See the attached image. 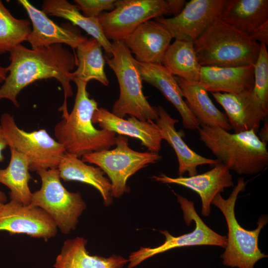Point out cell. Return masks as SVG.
<instances>
[{"instance_id": "cell-28", "label": "cell", "mask_w": 268, "mask_h": 268, "mask_svg": "<svg viewBox=\"0 0 268 268\" xmlns=\"http://www.w3.org/2000/svg\"><path fill=\"white\" fill-rule=\"evenodd\" d=\"M11 157L7 167L0 169V183L10 190V200L28 205L31 203L32 193L28 182L29 162L27 157L12 147H10Z\"/></svg>"}, {"instance_id": "cell-14", "label": "cell", "mask_w": 268, "mask_h": 268, "mask_svg": "<svg viewBox=\"0 0 268 268\" xmlns=\"http://www.w3.org/2000/svg\"><path fill=\"white\" fill-rule=\"evenodd\" d=\"M18 2L26 10L32 24L27 39L32 49L56 44H67L74 49L87 40L76 27L58 25L28 0H19Z\"/></svg>"}, {"instance_id": "cell-27", "label": "cell", "mask_w": 268, "mask_h": 268, "mask_svg": "<svg viewBox=\"0 0 268 268\" xmlns=\"http://www.w3.org/2000/svg\"><path fill=\"white\" fill-rule=\"evenodd\" d=\"M162 65L174 76L189 82H199L201 66L194 47V42L175 39L168 47Z\"/></svg>"}, {"instance_id": "cell-16", "label": "cell", "mask_w": 268, "mask_h": 268, "mask_svg": "<svg viewBox=\"0 0 268 268\" xmlns=\"http://www.w3.org/2000/svg\"><path fill=\"white\" fill-rule=\"evenodd\" d=\"M152 178L163 183L175 184L188 188L196 192L201 201V214L207 216L211 212L210 204L216 195L224 189L234 186L230 170L219 162L210 170L189 177L172 178L161 174Z\"/></svg>"}, {"instance_id": "cell-18", "label": "cell", "mask_w": 268, "mask_h": 268, "mask_svg": "<svg viewBox=\"0 0 268 268\" xmlns=\"http://www.w3.org/2000/svg\"><path fill=\"white\" fill-rule=\"evenodd\" d=\"M219 17L254 40L258 32L268 24V0H226Z\"/></svg>"}, {"instance_id": "cell-29", "label": "cell", "mask_w": 268, "mask_h": 268, "mask_svg": "<svg viewBox=\"0 0 268 268\" xmlns=\"http://www.w3.org/2000/svg\"><path fill=\"white\" fill-rule=\"evenodd\" d=\"M77 69L72 72L74 78L88 82L95 79L104 86L109 82L104 70L105 60L102 47L94 38L87 39L76 48Z\"/></svg>"}, {"instance_id": "cell-25", "label": "cell", "mask_w": 268, "mask_h": 268, "mask_svg": "<svg viewBox=\"0 0 268 268\" xmlns=\"http://www.w3.org/2000/svg\"><path fill=\"white\" fill-rule=\"evenodd\" d=\"M58 169L65 181H77L89 184L101 194L105 205L112 201V185L99 167L88 165L76 156L66 152Z\"/></svg>"}, {"instance_id": "cell-8", "label": "cell", "mask_w": 268, "mask_h": 268, "mask_svg": "<svg viewBox=\"0 0 268 268\" xmlns=\"http://www.w3.org/2000/svg\"><path fill=\"white\" fill-rule=\"evenodd\" d=\"M41 180L40 189L32 193L30 204L44 210L60 231L68 234L74 230L86 203L78 192L68 191L61 182L57 169L36 171Z\"/></svg>"}, {"instance_id": "cell-36", "label": "cell", "mask_w": 268, "mask_h": 268, "mask_svg": "<svg viewBox=\"0 0 268 268\" xmlns=\"http://www.w3.org/2000/svg\"><path fill=\"white\" fill-rule=\"evenodd\" d=\"M7 201V197L4 192L0 190V207L5 203Z\"/></svg>"}, {"instance_id": "cell-26", "label": "cell", "mask_w": 268, "mask_h": 268, "mask_svg": "<svg viewBox=\"0 0 268 268\" xmlns=\"http://www.w3.org/2000/svg\"><path fill=\"white\" fill-rule=\"evenodd\" d=\"M42 8L46 15L66 19L80 27L100 43L109 57L111 56L112 42L105 36L98 18L85 16L75 5L66 0H44Z\"/></svg>"}, {"instance_id": "cell-6", "label": "cell", "mask_w": 268, "mask_h": 268, "mask_svg": "<svg viewBox=\"0 0 268 268\" xmlns=\"http://www.w3.org/2000/svg\"><path fill=\"white\" fill-rule=\"evenodd\" d=\"M247 182L243 178L237 180L232 193L227 199L220 194L213 199L212 203L222 212L228 227L227 244L221 255L224 266L231 268H254L259 260L268 257L259 248V236L268 223V217L261 215L253 230L243 228L237 221L235 214V205L239 194L245 190Z\"/></svg>"}, {"instance_id": "cell-7", "label": "cell", "mask_w": 268, "mask_h": 268, "mask_svg": "<svg viewBox=\"0 0 268 268\" xmlns=\"http://www.w3.org/2000/svg\"><path fill=\"white\" fill-rule=\"evenodd\" d=\"M186 3L184 0H118L114 9L98 18L109 40L124 41L148 20L178 15Z\"/></svg>"}, {"instance_id": "cell-31", "label": "cell", "mask_w": 268, "mask_h": 268, "mask_svg": "<svg viewBox=\"0 0 268 268\" xmlns=\"http://www.w3.org/2000/svg\"><path fill=\"white\" fill-rule=\"evenodd\" d=\"M251 93L259 108L268 116V52L264 43H261L259 55L254 65V83Z\"/></svg>"}, {"instance_id": "cell-12", "label": "cell", "mask_w": 268, "mask_h": 268, "mask_svg": "<svg viewBox=\"0 0 268 268\" xmlns=\"http://www.w3.org/2000/svg\"><path fill=\"white\" fill-rule=\"evenodd\" d=\"M226 0H191L171 18L155 19L163 24L173 38L194 42L220 16Z\"/></svg>"}, {"instance_id": "cell-4", "label": "cell", "mask_w": 268, "mask_h": 268, "mask_svg": "<svg viewBox=\"0 0 268 268\" xmlns=\"http://www.w3.org/2000/svg\"><path fill=\"white\" fill-rule=\"evenodd\" d=\"M194 47L201 67H237L255 65L261 43L219 17L194 42Z\"/></svg>"}, {"instance_id": "cell-35", "label": "cell", "mask_w": 268, "mask_h": 268, "mask_svg": "<svg viewBox=\"0 0 268 268\" xmlns=\"http://www.w3.org/2000/svg\"><path fill=\"white\" fill-rule=\"evenodd\" d=\"M8 72L7 67H2L0 65V83H1L5 80Z\"/></svg>"}, {"instance_id": "cell-19", "label": "cell", "mask_w": 268, "mask_h": 268, "mask_svg": "<svg viewBox=\"0 0 268 268\" xmlns=\"http://www.w3.org/2000/svg\"><path fill=\"white\" fill-rule=\"evenodd\" d=\"M137 65L142 81L158 89L173 105L181 116L183 126L190 130H198L200 124L183 100L175 76L162 64L137 62Z\"/></svg>"}, {"instance_id": "cell-13", "label": "cell", "mask_w": 268, "mask_h": 268, "mask_svg": "<svg viewBox=\"0 0 268 268\" xmlns=\"http://www.w3.org/2000/svg\"><path fill=\"white\" fill-rule=\"evenodd\" d=\"M57 228L44 210L31 204L10 200L0 207V231L47 240L56 235Z\"/></svg>"}, {"instance_id": "cell-33", "label": "cell", "mask_w": 268, "mask_h": 268, "mask_svg": "<svg viewBox=\"0 0 268 268\" xmlns=\"http://www.w3.org/2000/svg\"><path fill=\"white\" fill-rule=\"evenodd\" d=\"M8 146L7 140L0 125V162H2L4 158L2 151Z\"/></svg>"}, {"instance_id": "cell-21", "label": "cell", "mask_w": 268, "mask_h": 268, "mask_svg": "<svg viewBox=\"0 0 268 268\" xmlns=\"http://www.w3.org/2000/svg\"><path fill=\"white\" fill-rule=\"evenodd\" d=\"M158 118L155 121L162 139L172 146L178 161V174L182 176L187 172L189 176L197 174V167L207 164L215 165L219 161L201 156L190 148L182 138V134L175 128L178 120L173 118L162 106L157 107Z\"/></svg>"}, {"instance_id": "cell-20", "label": "cell", "mask_w": 268, "mask_h": 268, "mask_svg": "<svg viewBox=\"0 0 268 268\" xmlns=\"http://www.w3.org/2000/svg\"><path fill=\"white\" fill-rule=\"evenodd\" d=\"M251 90L238 94L212 92L215 100L223 108L234 133L254 130L257 132L266 116L253 99Z\"/></svg>"}, {"instance_id": "cell-10", "label": "cell", "mask_w": 268, "mask_h": 268, "mask_svg": "<svg viewBox=\"0 0 268 268\" xmlns=\"http://www.w3.org/2000/svg\"><path fill=\"white\" fill-rule=\"evenodd\" d=\"M0 121L8 146L27 157L29 171L58 168L66 152L46 130L25 132L19 128L13 117L7 113L1 116Z\"/></svg>"}, {"instance_id": "cell-23", "label": "cell", "mask_w": 268, "mask_h": 268, "mask_svg": "<svg viewBox=\"0 0 268 268\" xmlns=\"http://www.w3.org/2000/svg\"><path fill=\"white\" fill-rule=\"evenodd\" d=\"M175 78L187 105L200 126L219 127L227 131L232 130L225 114L216 107L208 91L199 81L189 82Z\"/></svg>"}, {"instance_id": "cell-11", "label": "cell", "mask_w": 268, "mask_h": 268, "mask_svg": "<svg viewBox=\"0 0 268 268\" xmlns=\"http://www.w3.org/2000/svg\"><path fill=\"white\" fill-rule=\"evenodd\" d=\"M184 213V219L189 226L193 220L195 228L190 233L175 237L167 230L160 231L165 237V241L161 245L154 247H141L129 256V268H133L143 261L157 254L173 248L199 245L217 246L225 248L227 237L221 235L210 229L197 213L194 202L180 195L176 194Z\"/></svg>"}, {"instance_id": "cell-34", "label": "cell", "mask_w": 268, "mask_h": 268, "mask_svg": "<svg viewBox=\"0 0 268 268\" xmlns=\"http://www.w3.org/2000/svg\"><path fill=\"white\" fill-rule=\"evenodd\" d=\"M260 139L264 142L267 143L268 140V124L265 122L263 127L261 130L258 136Z\"/></svg>"}, {"instance_id": "cell-22", "label": "cell", "mask_w": 268, "mask_h": 268, "mask_svg": "<svg viewBox=\"0 0 268 268\" xmlns=\"http://www.w3.org/2000/svg\"><path fill=\"white\" fill-rule=\"evenodd\" d=\"M199 82L207 91L238 94L252 89L254 66L201 67Z\"/></svg>"}, {"instance_id": "cell-1", "label": "cell", "mask_w": 268, "mask_h": 268, "mask_svg": "<svg viewBox=\"0 0 268 268\" xmlns=\"http://www.w3.org/2000/svg\"><path fill=\"white\" fill-rule=\"evenodd\" d=\"M9 53L10 63L7 67L9 73L0 87V100L8 99L18 108L16 98L24 88L38 80L55 78L64 93V101L59 111L63 112L62 118L67 117V99L73 95L70 81L74 79L72 71L77 65L76 55L60 44L34 49L20 44Z\"/></svg>"}, {"instance_id": "cell-3", "label": "cell", "mask_w": 268, "mask_h": 268, "mask_svg": "<svg viewBox=\"0 0 268 268\" xmlns=\"http://www.w3.org/2000/svg\"><path fill=\"white\" fill-rule=\"evenodd\" d=\"M200 140L219 162L239 175H253L268 165L267 143L252 130L230 133L219 127L201 126Z\"/></svg>"}, {"instance_id": "cell-2", "label": "cell", "mask_w": 268, "mask_h": 268, "mask_svg": "<svg viewBox=\"0 0 268 268\" xmlns=\"http://www.w3.org/2000/svg\"><path fill=\"white\" fill-rule=\"evenodd\" d=\"M73 81L77 87L73 109L55 125L54 134L67 153L79 158L87 153L109 149L116 145L117 136L113 132L94 127L92 117L98 103L89 97L87 82L76 78Z\"/></svg>"}, {"instance_id": "cell-30", "label": "cell", "mask_w": 268, "mask_h": 268, "mask_svg": "<svg viewBox=\"0 0 268 268\" xmlns=\"http://www.w3.org/2000/svg\"><path fill=\"white\" fill-rule=\"evenodd\" d=\"M31 30L28 20L14 17L0 0V55L27 41Z\"/></svg>"}, {"instance_id": "cell-15", "label": "cell", "mask_w": 268, "mask_h": 268, "mask_svg": "<svg viewBox=\"0 0 268 268\" xmlns=\"http://www.w3.org/2000/svg\"><path fill=\"white\" fill-rule=\"evenodd\" d=\"M172 38L168 29L154 19L141 24L124 42L137 62L162 64Z\"/></svg>"}, {"instance_id": "cell-17", "label": "cell", "mask_w": 268, "mask_h": 268, "mask_svg": "<svg viewBox=\"0 0 268 268\" xmlns=\"http://www.w3.org/2000/svg\"><path fill=\"white\" fill-rule=\"evenodd\" d=\"M92 123L98 124L102 129L139 139L149 151L158 153L161 149L162 138L153 121H142L133 116L124 119L100 108L94 113Z\"/></svg>"}, {"instance_id": "cell-9", "label": "cell", "mask_w": 268, "mask_h": 268, "mask_svg": "<svg viewBox=\"0 0 268 268\" xmlns=\"http://www.w3.org/2000/svg\"><path fill=\"white\" fill-rule=\"evenodd\" d=\"M116 147L84 154L81 160L97 165L108 176L112 185V196L119 198L129 191L128 179L140 169L156 163L162 158L158 153L139 152L131 148L128 140L121 135L116 137Z\"/></svg>"}, {"instance_id": "cell-32", "label": "cell", "mask_w": 268, "mask_h": 268, "mask_svg": "<svg viewBox=\"0 0 268 268\" xmlns=\"http://www.w3.org/2000/svg\"><path fill=\"white\" fill-rule=\"evenodd\" d=\"M75 5L83 15L87 17L98 18L102 11L112 10L115 0H74Z\"/></svg>"}, {"instance_id": "cell-5", "label": "cell", "mask_w": 268, "mask_h": 268, "mask_svg": "<svg viewBox=\"0 0 268 268\" xmlns=\"http://www.w3.org/2000/svg\"><path fill=\"white\" fill-rule=\"evenodd\" d=\"M112 44V55L105 57V60L116 75L120 88L112 113L123 119L130 115L142 121H156L157 107L151 106L143 94L137 61L124 41H114Z\"/></svg>"}, {"instance_id": "cell-24", "label": "cell", "mask_w": 268, "mask_h": 268, "mask_svg": "<svg viewBox=\"0 0 268 268\" xmlns=\"http://www.w3.org/2000/svg\"><path fill=\"white\" fill-rule=\"evenodd\" d=\"M86 243L83 237L66 240L54 268H122L129 263L128 259L116 255L108 258L91 256L86 250Z\"/></svg>"}]
</instances>
